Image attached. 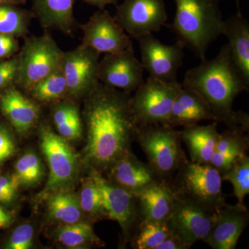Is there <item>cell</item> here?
<instances>
[{
    "label": "cell",
    "mask_w": 249,
    "mask_h": 249,
    "mask_svg": "<svg viewBox=\"0 0 249 249\" xmlns=\"http://www.w3.org/2000/svg\"><path fill=\"white\" fill-rule=\"evenodd\" d=\"M130 93L98 83L85 98L83 119L88 135L85 154L101 173L130 150L138 124L131 109Z\"/></svg>",
    "instance_id": "obj_1"
},
{
    "label": "cell",
    "mask_w": 249,
    "mask_h": 249,
    "mask_svg": "<svg viewBox=\"0 0 249 249\" xmlns=\"http://www.w3.org/2000/svg\"><path fill=\"white\" fill-rule=\"evenodd\" d=\"M201 61L198 66L186 71L181 85L204 100L217 124L249 127V114L232 109L235 98L243 91H249V87L234 65L227 44L215 58Z\"/></svg>",
    "instance_id": "obj_2"
},
{
    "label": "cell",
    "mask_w": 249,
    "mask_h": 249,
    "mask_svg": "<svg viewBox=\"0 0 249 249\" xmlns=\"http://www.w3.org/2000/svg\"><path fill=\"white\" fill-rule=\"evenodd\" d=\"M176 14L170 27L185 47L201 60L210 45L223 35L224 20L219 8L221 0H174Z\"/></svg>",
    "instance_id": "obj_3"
},
{
    "label": "cell",
    "mask_w": 249,
    "mask_h": 249,
    "mask_svg": "<svg viewBox=\"0 0 249 249\" xmlns=\"http://www.w3.org/2000/svg\"><path fill=\"white\" fill-rule=\"evenodd\" d=\"M222 176L211 164H201L186 160L176 172L170 183L178 199L197 205L214 214L227 203L222 193Z\"/></svg>",
    "instance_id": "obj_4"
},
{
    "label": "cell",
    "mask_w": 249,
    "mask_h": 249,
    "mask_svg": "<svg viewBox=\"0 0 249 249\" xmlns=\"http://www.w3.org/2000/svg\"><path fill=\"white\" fill-rule=\"evenodd\" d=\"M135 139L160 179L168 181L187 160L181 132L162 124L138 126Z\"/></svg>",
    "instance_id": "obj_5"
},
{
    "label": "cell",
    "mask_w": 249,
    "mask_h": 249,
    "mask_svg": "<svg viewBox=\"0 0 249 249\" xmlns=\"http://www.w3.org/2000/svg\"><path fill=\"white\" fill-rule=\"evenodd\" d=\"M24 38L18 53L19 70L16 85L29 91L61 67L64 52L49 33Z\"/></svg>",
    "instance_id": "obj_6"
},
{
    "label": "cell",
    "mask_w": 249,
    "mask_h": 249,
    "mask_svg": "<svg viewBox=\"0 0 249 249\" xmlns=\"http://www.w3.org/2000/svg\"><path fill=\"white\" fill-rule=\"evenodd\" d=\"M181 84L166 83L149 76L131 96V109L139 126L168 125L170 112Z\"/></svg>",
    "instance_id": "obj_7"
},
{
    "label": "cell",
    "mask_w": 249,
    "mask_h": 249,
    "mask_svg": "<svg viewBox=\"0 0 249 249\" xmlns=\"http://www.w3.org/2000/svg\"><path fill=\"white\" fill-rule=\"evenodd\" d=\"M40 147L47 159L49 168L48 181L44 195L62 190L74 179L77 172V157L66 139L55 134L49 126H41L39 130Z\"/></svg>",
    "instance_id": "obj_8"
},
{
    "label": "cell",
    "mask_w": 249,
    "mask_h": 249,
    "mask_svg": "<svg viewBox=\"0 0 249 249\" xmlns=\"http://www.w3.org/2000/svg\"><path fill=\"white\" fill-rule=\"evenodd\" d=\"M136 40L139 42L142 67L150 77L163 83H177L184 58L182 42L178 40L174 45H164L152 34L139 36Z\"/></svg>",
    "instance_id": "obj_9"
},
{
    "label": "cell",
    "mask_w": 249,
    "mask_h": 249,
    "mask_svg": "<svg viewBox=\"0 0 249 249\" xmlns=\"http://www.w3.org/2000/svg\"><path fill=\"white\" fill-rule=\"evenodd\" d=\"M99 57L98 52L82 44L64 52L61 69L66 81L67 97L85 98L92 92L99 83Z\"/></svg>",
    "instance_id": "obj_10"
},
{
    "label": "cell",
    "mask_w": 249,
    "mask_h": 249,
    "mask_svg": "<svg viewBox=\"0 0 249 249\" xmlns=\"http://www.w3.org/2000/svg\"><path fill=\"white\" fill-rule=\"evenodd\" d=\"M91 169L90 177L101 191L109 219L119 223L126 238L134 235L142 222L137 196L107 180L94 168Z\"/></svg>",
    "instance_id": "obj_11"
},
{
    "label": "cell",
    "mask_w": 249,
    "mask_h": 249,
    "mask_svg": "<svg viewBox=\"0 0 249 249\" xmlns=\"http://www.w3.org/2000/svg\"><path fill=\"white\" fill-rule=\"evenodd\" d=\"M114 18L126 34L136 39L160 31L168 15L163 0H124L116 6Z\"/></svg>",
    "instance_id": "obj_12"
},
{
    "label": "cell",
    "mask_w": 249,
    "mask_h": 249,
    "mask_svg": "<svg viewBox=\"0 0 249 249\" xmlns=\"http://www.w3.org/2000/svg\"><path fill=\"white\" fill-rule=\"evenodd\" d=\"M78 27L83 32L82 45L100 54L116 53L133 47L132 40L107 11L99 9Z\"/></svg>",
    "instance_id": "obj_13"
},
{
    "label": "cell",
    "mask_w": 249,
    "mask_h": 249,
    "mask_svg": "<svg viewBox=\"0 0 249 249\" xmlns=\"http://www.w3.org/2000/svg\"><path fill=\"white\" fill-rule=\"evenodd\" d=\"M144 71L131 47L119 53L106 54L100 60L98 80L109 88L131 93L144 83Z\"/></svg>",
    "instance_id": "obj_14"
},
{
    "label": "cell",
    "mask_w": 249,
    "mask_h": 249,
    "mask_svg": "<svg viewBox=\"0 0 249 249\" xmlns=\"http://www.w3.org/2000/svg\"><path fill=\"white\" fill-rule=\"evenodd\" d=\"M213 220L214 214L209 213L193 203L177 197L175 209L167 222L171 233L190 249L198 241L204 242L207 238Z\"/></svg>",
    "instance_id": "obj_15"
},
{
    "label": "cell",
    "mask_w": 249,
    "mask_h": 249,
    "mask_svg": "<svg viewBox=\"0 0 249 249\" xmlns=\"http://www.w3.org/2000/svg\"><path fill=\"white\" fill-rule=\"evenodd\" d=\"M249 216L245 205L226 204L214 213L213 224L204 242L213 249H235L248 225Z\"/></svg>",
    "instance_id": "obj_16"
},
{
    "label": "cell",
    "mask_w": 249,
    "mask_h": 249,
    "mask_svg": "<svg viewBox=\"0 0 249 249\" xmlns=\"http://www.w3.org/2000/svg\"><path fill=\"white\" fill-rule=\"evenodd\" d=\"M142 222H167L175 209L177 196L165 180L159 179L135 193Z\"/></svg>",
    "instance_id": "obj_17"
},
{
    "label": "cell",
    "mask_w": 249,
    "mask_h": 249,
    "mask_svg": "<svg viewBox=\"0 0 249 249\" xmlns=\"http://www.w3.org/2000/svg\"><path fill=\"white\" fill-rule=\"evenodd\" d=\"M0 109L10 124L21 134L26 133L36 124L40 116L38 105L11 85L0 93Z\"/></svg>",
    "instance_id": "obj_18"
},
{
    "label": "cell",
    "mask_w": 249,
    "mask_h": 249,
    "mask_svg": "<svg viewBox=\"0 0 249 249\" xmlns=\"http://www.w3.org/2000/svg\"><path fill=\"white\" fill-rule=\"evenodd\" d=\"M109 171V181L134 194L160 179L149 163L141 161L131 151L116 160Z\"/></svg>",
    "instance_id": "obj_19"
},
{
    "label": "cell",
    "mask_w": 249,
    "mask_h": 249,
    "mask_svg": "<svg viewBox=\"0 0 249 249\" xmlns=\"http://www.w3.org/2000/svg\"><path fill=\"white\" fill-rule=\"evenodd\" d=\"M201 121L217 122L215 116L204 100L196 91L181 85L174 101L168 125L173 127H188Z\"/></svg>",
    "instance_id": "obj_20"
},
{
    "label": "cell",
    "mask_w": 249,
    "mask_h": 249,
    "mask_svg": "<svg viewBox=\"0 0 249 249\" xmlns=\"http://www.w3.org/2000/svg\"><path fill=\"white\" fill-rule=\"evenodd\" d=\"M33 13L41 27L71 35L76 29L73 9L76 0H31Z\"/></svg>",
    "instance_id": "obj_21"
},
{
    "label": "cell",
    "mask_w": 249,
    "mask_h": 249,
    "mask_svg": "<svg viewBox=\"0 0 249 249\" xmlns=\"http://www.w3.org/2000/svg\"><path fill=\"white\" fill-rule=\"evenodd\" d=\"M227 130L219 134L215 152L211 165L220 173H227L236 160L247 155L249 149V127L237 125L228 127Z\"/></svg>",
    "instance_id": "obj_22"
},
{
    "label": "cell",
    "mask_w": 249,
    "mask_h": 249,
    "mask_svg": "<svg viewBox=\"0 0 249 249\" xmlns=\"http://www.w3.org/2000/svg\"><path fill=\"white\" fill-rule=\"evenodd\" d=\"M223 35L228 38L231 57L246 84L249 87V23L242 14L224 20Z\"/></svg>",
    "instance_id": "obj_23"
},
{
    "label": "cell",
    "mask_w": 249,
    "mask_h": 249,
    "mask_svg": "<svg viewBox=\"0 0 249 249\" xmlns=\"http://www.w3.org/2000/svg\"><path fill=\"white\" fill-rule=\"evenodd\" d=\"M181 137L186 143L191 161L201 164H211L215 152L219 132L217 123L207 125L188 126L181 131Z\"/></svg>",
    "instance_id": "obj_24"
},
{
    "label": "cell",
    "mask_w": 249,
    "mask_h": 249,
    "mask_svg": "<svg viewBox=\"0 0 249 249\" xmlns=\"http://www.w3.org/2000/svg\"><path fill=\"white\" fill-rule=\"evenodd\" d=\"M53 124L59 135L66 140H75L83 133V120L78 106L70 100L59 103L52 111Z\"/></svg>",
    "instance_id": "obj_25"
},
{
    "label": "cell",
    "mask_w": 249,
    "mask_h": 249,
    "mask_svg": "<svg viewBox=\"0 0 249 249\" xmlns=\"http://www.w3.org/2000/svg\"><path fill=\"white\" fill-rule=\"evenodd\" d=\"M47 209L52 219L65 224L80 222L82 211L79 199L68 192H55L47 200Z\"/></svg>",
    "instance_id": "obj_26"
},
{
    "label": "cell",
    "mask_w": 249,
    "mask_h": 249,
    "mask_svg": "<svg viewBox=\"0 0 249 249\" xmlns=\"http://www.w3.org/2000/svg\"><path fill=\"white\" fill-rule=\"evenodd\" d=\"M34 18L32 11L22 9L18 5H0V33L16 37H26Z\"/></svg>",
    "instance_id": "obj_27"
},
{
    "label": "cell",
    "mask_w": 249,
    "mask_h": 249,
    "mask_svg": "<svg viewBox=\"0 0 249 249\" xmlns=\"http://www.w3.org/2000/svg\"><path fill=\"white\" fill-rule=\"evenodd\" d=\"M28 91L38 102H59L65 99L68 96V93L61 67L40 80Z\"/></svg>",
    "instance_id": "obj_28"
},
{
    "label": "cell",
    "mask_w": 249,
    "mask_h": 249,
    "mask_svg": "<svg viewBox=\"0 0 249 249\" xmlns=\"http://www.w3.org/2000/svg\"><path fill=\"white\" fill-rule=\"evenodd\" d=\"M171 234L168 222H142L132 237L134 249H157Z\"/></svg>",
    "instance_id": "obj_29"
},
{
    "label": "cell",
    "mask_w": 249,
    "mask_h": 249,
    "mask_svg": "<svg viewBox=\"0 0 249 249\" xmlns=\"http://www.w3.org/2000/svg\"><path fill=\"white\" fill-rule=\"evenodd\" d=\"M57 237L62 245L69 248H77L101 242L91 226L85 222L66 224L60 227L57 232Z\"/></svg>",
    "instance_id": "obj_30"
},
{
    "label": "cell",
    "mask_w": 249,
    "mask_h": 249,
    "mask_svg": "<svg viewBox=\"0 0 249 249\" xmlns=\"http://www.w3.org/2000/svg\"><path fill=\"white\" fill-rule=\"evenodd\" d=\"M222 179L230 181L233 187L237 204L245 205V196L249 193V157L247 155L236 160L230 170L223 174Z\"/></svg>",
    "instance_id": "obj_31"
},
{
    "label": "cell",
    "mask_w": 249,
    "mask_h": 249,
    "mask_svg": "<svg viewBox=\"0 0 249 249\" xmlns=\"http://www.w3.org/2000/svg\"><path fill=\"white\" fill-rule=\"evenodd\" d=\"M79 203L83 212L95 218H109L99 188L91 177L86 178L82 186Z\"/></svg>",
    "instance_id": "obj_32"
},
{
    "label": "cell",
    "mask_w": 249,
    "mask_h": 249,
    "mask_svg": "<svg viewBox=\"0 0 249 249\" xmlns=\"http://www.w3.org/2000/svg\"><path fill=\"white\" fill-rule=\"evenodd\" d=\"M15 177L19 186H33L39 182L43 177L44 170L39 157L28 152L18 160Z\"/></svg>",
    "instance_id": "obj_33"
},
{
    "label": "cell",
    "mask_w": 249,
    "mask_h": 249,
    "mask_svg": "<svg viewBox=\"0 0 249 249\" xmlns=\"http://www.w3.org/2000/svg\"><path fill=\"white\" fill-rule=\"evenodd\" d=\"M34 228L30 224H24L15 229L7 244L10 249H29L33 244Z\"/></svg>",
    "instance_id": "obj_34"
},
{
    "label": "cell",
    "mask_w": 249,
    "mask_h": 249,
    "mask_svg": "<svg viewBox=\"0 0 249 249\" xmlns=\"http://www.w3.org/2000/svg\"><path fill=\"white\" fill-rule=\"evenodd\" d=\"M19 70L18 54L6 60H0V89L16 84Z\"/></svg>",
    "instance_id": "obj_35"
},
{
    "label": "cell",
    "mask_w": 249,
    "mask_h": 249,
    "mask_svg": "<svg viewBox=\"0 0 249 249\" xmlns=\"http://www.w3.org/2000/svg\"><path fill=\"white\" fill-rule=\"evenodd\" d=\"M15 150L12 134L6 126L0 124V164L14 155Z\"/></svg>",
    "instance_id": "obj_36"
},
{
    "label": "cell",
    "mask_w": 249,
    "mask_h": 249,
    "mask_svg": "<svg viewBox=\"0 0 249 249\" xmlns=\"http://www.w3.org/2000/svg\"><path fill=\"white\" fill-rule=\"evenodd\" d=\"M19 50V42L16 37L0 33V60L14 56Z\"/></svg>",
    "instance_id": "obj_37"
},
{
    "label": "cell",
    "mask_w": 249,
    "mask_h": 249,
    "mask_svg": "<svg viewBox=\"0 0 249 249\" xmlns=\"http://www.w3.org/2000/svg\"><path fill=\"white\" fill-rule=\"evenodd\" d=\"M188 247L180 240L177 236L170 234L160 244L157 249H188Z\"/></svg>",
    "instance_id": "obj_38"
},
{
    "label": "cell",
    "mask_w": 249,
    "mask_h": 249,
    "mask_svg": "<svg viewBox=\"0 0 249 249\" xmlns=\"http://www.w3.org/2000/svg\"><path fill=\"white\" fill-rule=\"evenodd\" d=\"M87 4L96 6L99 9H104L107 5H115L117 6L119 0H81Z\"/></svg>",
    "instance_id": "obj_39"
},
{
    "label": "cell",
    "mask_w": 249,
    "mask_h": 249,
    "mask_svg": "<svg viewBox=\"0 0 249 249\" xmlns=\"http://www.w3.org/2000/svg\"><path fill=\"white\" fill-rule=\"evenodd\" d=\"M13 220V216L0 206V228L9 227Z\"/></svg>",
    "instance_id": "obj_40"
},
{
    "label": "cell",
    "mask_w": 249,
    "mask_h": 249,
    "mask_svg": "<svg viewBox=\"0 0 249 249\" xmlns=\"http://www.w3.org/2000/svg\"><path fill=\"white\" fill-rule=\"evenodd\" d=\"M15 195L9 193L4 188L0 186V202L4 203V204H9L12 202L15 198Z\"/></svg>",
    "instance_id": "obj_41"
},
{
    "label": "cell",
    "mask_w": 249,
    "mask_h": 249,
    "mask_svg": "<svg viewBox=\"0 0 249 249\" xmlns=\"http://www.w3.org/2000/svg\"><path fill=\"white\" fill-rule=\"evenodd\" d=\"M27 4V0H0V5L13 4L24 5Z\"/></svg>",
    "instance_id": "obj_42"
},
{
    "label": "cell",
    "mask_w": 249,
    "mask_h": 249,
    "mask_svg": "<svg viewBox=\"0 0 249 249\" xmlns=\"http://www.w3.org/2000/svg\"><path fill=\"white\" fill-rule=\"evenodd\" d=\"M236 4H237V14H242V13H241L240 2H239V0H236Z\"/></svg>",
    "instance_id": "obj_43"
}]
</instances>
